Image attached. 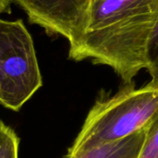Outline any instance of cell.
<instances>
[{"label":"cell","mask_w":158,"mask_h":158,"mask_svg":"<svg viewBox=\"0 0 158 158\" xmlns=\"http://www.w3.org/2000/svg\"><path fill=\"white\" fill-rule=\"evenodd\" d=\"M14 0H0V14L9 13L10 6Z\"/></svg>","instance_id":"cell-9"},{"label":"cell","mask_w":158,"mask_h":158,"mask_svg":"<svg viewBox=\"0 0 158 158\" xmlns=\"http://www.w3.org/2000/svg\"><path fill=\"white\" fill-rule=\"evenodd\" d=\"M19 140L15 131L0 123V158H19Z\"/></svg>","instance_id":"cell-7"},{"label":"cell","mask_w":158,"mask_h":158,"mask_svg":"<svg viewBox=\"0 0 158 158\" xmlns=\"http://www.w3.org/2000/svg\"><path fill=\"white\" fill-rule=\"evenodd\" d=\"M42 85L34 44L23 21L0 19V105L19 111Z\"/></svg>","instance_id":"cell-3"},{"label":"cell","mask_w":158,"mask_h":158,"mask_svg":"<svg viewBox=\"0 0 158 158\" xmlns=\"http://www.w3.org/2000/svg\"><path fill=\"white\" fill-rule=\"evenodd\" d=\"M140 158H158V117L149 126Z\"/></svg>","instance_id":"cell-8"},{"label":"cell","mask_w":158,"mask_h":158,"mask_svg":"<svg viewBox=\"0 0 158 158\" xmlns=\"http://www.w3.org/2000/svg\"><path fill=\"white\" fill-rule=\"evenodd\" d=\"M144 129L126 139L80 152L68 151L64 158H140L148 132Z\"/></svg>","instance_id":"cell-5"},{"label":"cell","mask_w":158,"mask_h":158,"mask_svg":"<svg viewBox=\"0 0 158 158\" xmlns=\"http://www.w3.org/2000/svg\"><path fill=\"white\" fill-rule=\"evenodd\" d=\"M158 19V0H94L69 58L110 67L131 84L147 67V47Z\"/></svg>","instance_id":"cell-1"},{"label":"cell","mask_w":158,"mask_h":158,"mask_svg":"<svg viewBox=\"0 0 158 158\" xmlns=\"http://www.w3.org/2000/svg\"><path fill=\"white\" fill-rule=\"evenodd\" d=\"M157 117L158 88L125 84L114 95L96 100L69 151H85L126 139L147 129Z\"/></svg>","instance_id":"cell-2"},{"label":"cell","mask_w":158,"mask_h":158,"mask_svg":"<svg viewBox=\"0 0 158 158\" xmlns=\"http://www.w3.org/2000/svg\"><path fill=\"white\" fill-rule=\"evenodd\" d=\"M147 71L151 76L147 85L158 88V19L147 47Z\"/></svg>","instance_id":"cell-6"},{"label":"cell","mask_w":158,"mask_h":158,"mask_svg":"<svg viewBox=\"0 0 158 158\" xmlns=\"http://www.w3.org/2000/svg\"><path fill=\"white\" fill-rule=\"evenodd\" d=\"M29 20L49 35H60L69 43L81 31L94 0H14Z\"/></svg>","instance_id":"cell-4"},{"label":"cell","mask_w":158,"mask_h":158,"mask_svg":"<svg viewBox=\"0 0 158 158\" xmlns=\"http://www.w3.org/2000/svg\"><path fill=\"white\" fill-rule=\"evenodd\" d=\"M0 123H1V121H0Z\"/></svg>","instance_id":"cell-10"}]
</instances>
